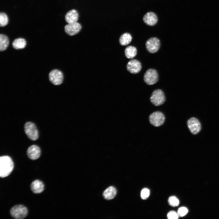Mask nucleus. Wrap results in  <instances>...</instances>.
<instances>
[{
    "instance_id": "22",
    "label": "nucleus",
    "mask_w": 219,
    "mask_h": 219,
    "mask_svg": "<svg viewBox=\"0 0 219 219\" xmlns=\"http://www.w3.org/2000/svg\"><path fill=\"white\" fill-rule=\"evenodd\" d=\"M168 203L172 207H175L178 206L179 204V201L176 196H172L168 199Z\"/></svg>"
},
{
    "instance_id": "5",
    "label": "nucleus",
    "mask_w": 219,
    "mask_h": 219,
    "mask_svg": "<svg viewBox=\"0 0 219 219\" xmlns=\"http://www.w3.org/2000/svg\"><path fill=\"white\" fill-rule=\"evenodd\" d=\"M158 79V75L157 71L153 69L148 70L144 76V80L146 84L151 85L156 83Z\"/></svg>"
},
{
    "instance_id": "18",
    "label": "nucleus",
    "mask_w": 219,
    "mask_h": 219,
    "mask_svg": "<svg viewBox=\"0 0 219 219\" xmlns=\"http://www.w3.org/2000/svg\"><path fill=\"white\" fill-rule=\"evenodd\" d=\"M137 54V49L134 46H128L125 50V55L127 58H133Z\"/></svg>"
},
{
    "instance_id": "24",
    "label": "nucleus",
    "mask_w": 219,
    "mask_h": 219,
    "mask_svg": "<svg viewBox=\"0 0 219 219\" xmlns=\"http://www.w3.org/2000/svg\"><path fill=\"white\" fill-rule=\"evenodd\" d=\"M188 212V210L186 208L182 207L178 209L177 213L179 217H182L185 215Z\"/></svg>"
},
{
    "instance_id": "10",
    "label": "nucleus",
    "mask_w": 219,
    "mask_h": 219,
    "mask_svg": "<svg viewBox=\"0 0 219 219\" xmlns=\"http://www.w3.org/2000/svg\"><path fill=\"white\" fill-rule=\"evenodd\" d=\"M82 26L81 24L77 22L68 23L65 26L64 30L68 35L72 36L78 33L81 30Z\"/></svg>"
},
{
    "instance_id": "12",
    "label": "nucleus",
    "mask_w": 219,
    "mask_h": 219,
    "mask_svg": "<svg viewBox=\"0 0 219 219\" xmlns=\"http://www.w3.org/2000/svg\"><path fill=\"white\" fill-rule=\"evenodd\" d=\"M27 154L28 158L32 160H36L40 156L41 150L38 146L33 145L28 148Z\"/></svg>"
},
{
    "instance_id": "6",
    "label": "nucleus",
    "mask_w": 219,
    "mask_h": 219,
    "mask_svg": "<svg viewBox=\"0 0 219 219\" xmlns=\"http://www.w3.org/2000/svg\"><path fill=\"white\" fill-rule=\"evenodd\" d=\"M165 120L164 114L160 111L155 112L149 116V120L150 123L156 127L160 126L163 124Z\"/></svg>"
},
{
    "instance_id": "25",
    "label": "nucleus",
    "mask_w": 219,
    "mask_h": 219,
    "mask_svg": "<svg viewBox=\"0 0 219 219\" xmlns=\"http://www.w3.org/2000/svg\"><path fill=\"white\" fill-rule=\"evenodd\" d=\"M179 217L177 213L174 211H169L167 214V217L169 219H177Z\"/></svg>"
},
{
    "instance_id": "1",
    "label": "nucleus",
    "mask_w": 219,
    "mask_h": 219,
    "mask_svg": "<svg viewBox=\"0 0 219 219\" xmlns=\"http://www.w3.org/2000/svg\"><path fill=\"white\" fill-rule=\"evenodd\" d=\"M14 167L13 162L10 157L3 156L0 158V176L6 177L12 172Z\"/></svg>"
},
{
    "instance_id": "14",
    "label": "nucleus",
    "mask_w": 219,
    "mask_h": 219,
    "mask_svg": "<svg viewBox=\"0 0 219 219\" xmlns=\"http://www.w3.org/2000/svg\"><path fill=\"white\" fill-rule=\"evenodd\" d=\"M44 186L43 182L39 180L33 181L30 185V188L34 193H41L44 189Z\"/></svg>"
},
{
    "instance_id": "20",
    "label": "nucleus",
    "mask_w": 219,
    "mask_h": 219,
    "mask_svg": "<svg viewBox=\"0 0 219 219\" xmlns=\"http://www.w3.org/2000/svg\"><path fill=\"white\" fill-rule=\"evenodd\" d=\"M9 43L8 37L5 35L1 34L0 35V50L3 51L7 48Z\"/></svg>"
},
{
    "instance_id": "16",
    "label": "nucleus",
    "mask_w": 219,
    "mask_h": 219,
    "mask_svg": "<svg viewBox=\"0 0 219 219\" xmlns=\"http://www.w3.org/2000/svg\"><path fill=\"white\" fill-rule=\"evenodd\" d=\"M117 193L116 188L113 186H110L107 188L103 192V195L104 198L107 200L113 199Z\"/></svg>"
},
{
    "instance_id": "7",
    "label": "nucleus",
    "mask_w": 219,
    "mask_h": 219,
    "mask_svg": "<svg viewBox=\"0 0 219 219\" xmlns=\"http://www.w3.org/2000/svg\"><path fill=\"white\" fill-rule=\"evenodd\" d=\"M146 47L148 51L151 53L157 52L160 47V40L155 37H151L146 42Z\"/></svg>"
},
{
    "instance_id": "11",
    "label": "nucleus",
    "mask_w": 219,
    "mask_h": 219,
    "mask_svg": "<svg viewBox=\"0 0 219 219\" xmlns=\"http://www.w3.org/2000/svg\"><path fill=\"white\" fill-rule=\"evenodd\" d=\"M142 66L141 63L139 61L133 59L129 61L127 65V71L131 73L136 74L141 71Z\"/></svg>"
},
{
    "instance_id": "4",
    "label": "nucleus",
    "mask_w": 219,
    "mask_h": 219,
    "mask_svg": "<svg viewBox=\"0 0 219 219\" xmlns=\"http://www.w3.org/2000/svg\"><path fill=\"white\" fill-rule=\"evenodd\" d=\"M151 102L156 106L163 104L165 102V97L163 92L161 89L155 90L150 98Z\"/></svg>"
},
{
    "instance_id": "2",
    "label": "nucleus",
    "mask_w": 219,
    "mask_h": 219,
    "mask_svg": "<svg viewBox=\"0 0 219 219\" xmlns=\"http://www.w3.org/2000/svg\"><path fill=\"white\" fill-rule=\"evenodd\" d=\"M11 216L16 219H22L27 215L28 210L27 208L22 205H17L13 207L10 210Z\"/></svg>"
},
{
    "instance_id": "3",
    "label": "nucleus",
    "mask_w": 219,
    "mask_h": 219,
    "mask_svg": "<svg viewBox=\"0 0 219 219\" xmlns=\"http://www.w3.org/2000/svg\"><path fill=\"white\" fill-rule=\"evenodd\" d=\"M24 128L25 133L30 139L32 141H35L38 138V130L33 123L30 122L26 123Z\"/></svg>"
},
{
    "instance_id": "13",
    "label": "nucleus",
    "mask_w": 219,
    "mask_h": 219,
    "mask_svg": "<svg viewBox=\"0 0 219 219\" xmlns=\"http://www.w3.org/2000/svg\"><path fill=\"white\" fill-rule=\"evenodd\" d=\"M158 18L156 15L152 12H149L144 16L143 20L147 25L153 26L158 22Z\"/></svg>"
},
{
    "instance_id": "21",
    "label": "nucleus",
    "mask_w": 219,
    "mask_h": 219,
    "mask_svg": "<svg viewBox=\"0 0 219 219\" xmlns=\"http://www.w3.org/2000/svg\"><path fill=\"white\" fill-rule=\"evenodd\" d=\"M8 18L6 13L1 12L0 13V26L4 27L8 23Z\"/></svg>"
},
{
    "instance_id": "9",
    "label": "nucleus",
    "mask_w": 219,
    "mask_h": 219,
    "mask_svg": "<svg viewBox=\"0 0 219 219\" xmlns=\"http://www.w3.org/2000/svg\"><path fill=\"white\" fill-rule=\"evenodd\" d=\"M188 127L193 134L198 133L201 130V125L199 120L195 117L191 118L187 122Z\"/></svg>"
},
{
    "instance_id": "15",
    "label": "nucleus",
    "mask_w": 219,
    "mask_h": 219,
    "mask_svg": "<svg viewBox=\"0 0 219 219\" xmlns=\"http://www.w3.org/2000/svg\"><path fill=\"white\" fill-rule=\"evenodd\" d=\"M78 14L75 9H72L68 11L65 16V20L68 23L77 22L78 18Z\"/></svg>"
},
{
    "instance_id": "19",
    "label": "nucleus",
    "mask_w": 219,
    "mask_h": 219,
    "mask_svg": "<svg viewBox=\"0 0 219 219\" xmlns=\"http://www.w3.org/2000/svg\"><path fill=\"white\" fill-rule=\"evenodd\" d=\"M132 37L129 33H125L122 34L120 37L119 42L122 46H126L129 44L131 42Z\"/></svg>"
},
{
    "instance_id": "17",
    "label": "nucleus",
    "mask_w": 219,
    "mask_h": 219,
    "mask_svg": "<svg viewBox=\"0 0 219 219\" xmlns=\"http://www.w3.org/2000/svg\"><path fill=\"white\" fill-rule=\"evenodd\" d=\"M26 40L22 38L15 39L12 43L13 47L16 49H20L24 48L26 45Z\"/></svg>"
},
{
    "instance_id": "8",
    "label": "nucleus",
    "mask_w": 219,
    "mask_h": 219,
    "mask_svg": "<svg viewBox=\"0 0 219 219\" xmlns=\"http://www.w3.org/2000/svg\"><path fill=\"white\" fill-rule=\"evenodd\" d=\"M49 77L50 81L55 85H60L63 82V73L58 69H54L51 71L49 74Z\"/></svg>"
},
{
    "instance_id": "23",
    "label": "nucleus",
    "mask_w": 219,
    "mask_h": 219,
    "mask_svg": "<svg viewBox=\"0 0 219 219\" xmlns=\"http://www.w3.org/2000/svg\"><path fill=\"white\" fill-rule=\"evenodd\" d=\"M150 193L149 190L147 188H143L141 193V196L142 199L146 200L149 197Z\"/></svg>"
}]
</instances>
